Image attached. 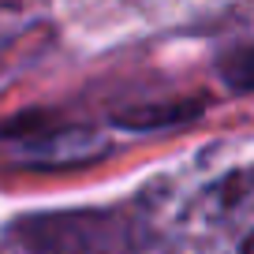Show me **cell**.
<instances>
[{
  "label": "cell",
  "instance_id": "obj_1",
  "mask_svg": "<svg viewBox=\"0 0 254 254\" xmlns=\"http://www.w3.org/2000/svg\"><path fill=\"white\" fill-rule=\"evenodd\" d=\"M146 254H251L254 180L239 142L198 153L183 168L153 180L131 206Z\"/></svg>",
  "mask_w": 254,
  "mask_h": 254
},
{
  "label": "cell",
  "instance_id": "obj_2",
  "mask_svg": "<svg viewBox=\"0 0 254 254\" xmlns=\"http://www.w3.org/2000/svg\"><path fill=\"white\" fill-rule=\"evenodd\" d=\"M15 254H146L127 213H45L11 228Z\"/></svg>",
  "mask_w": 254,
  "mask_h": 254
},
{
  "label": "cell",
  "instance_id": "obj_3",
  "mask_svg": "<svg viewBox=\"0 0 254 254\" xmlns=\"http://www.w3.org/2000/svg\"><path fill=\"white\" fill-rule=\"evenodd\" d=\"M30 11H34V0H0V23H4V30H19Z\"/></svg>",
  "mask_w": 254,
  "mask_h": 254
},
{
  "label": "cell",
  "instance_id": "obj_4",
  "mask_svg": "<svg viewBox=\"0 0 254 254\" xmlns=\"http://www.w3.org/2000/svg\"><path fill=\"white\" fill-rule=\"evenodd\" d=\"M153 4H194V0H153Z\"/></svg>",
  "mask_w": 254,
  "mask_h": 254
}]
</instances>
